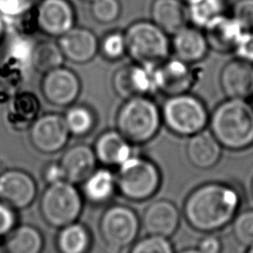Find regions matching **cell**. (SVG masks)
I'll return each mask as SVG.
<instances>
[{
    "label": "cell",
    "instance_id": "24",
    "mask_svg": "<svg viewBox=\"0 0 253 253\" xmlns=\"http://www.w3.org/2000/svg\"><path fill=\"white\" fill-rule=\"evenodd\" d=\"M3 247L6 253H42L43 236L36 226L22 224L6 236Z\"/></svg>",
    "mask_w": 253,
    "mask_h": 253
},
{
    "label": "cell",
    "instance_id": "2",
    "mask_svg": "<svg viewBox=\"0 0 253 253\" xmlns=\"http://www.w3.org/2000/svg\"><path fill=\"white\" fill-rule=\"evenodd\" d=\"M209 126L222 147L246 149L253 145V105L244 99L227 98L210 115Z\"/></svg>",
    "mask_w": 253,
    "mask_h": 253
},
{
    "label": "cell",
    "instance_id": "26",
    "mask_svg": "<svg viewBox=\"0 0 253 253\" xmlns=\"http://www.w3.org/2000/svg\"><path fill=\"white\" fill-rule=\"evenodd\" d=\"M91 246L88 228L79 222H73L60 228L56 237L59 253H87Z\"/></svg>",
    "mask_w": 253,
    "mask_h": 253
},
{
    "label": "cell",
    "instance_id": "33",
    "mask_svg": "<svg viewBox=\"0 0 253 253\" xmlns=\"http://www.w3.org/2000/svg\"><path fill=\"white\" fill-rule=\"evenodd\" d=\"M129 253H174V250L168 238L148 235L135 242Z\"/></svg>",
    "mask_w": 253,
    "mask_h": 253
},
{
    "label": "cell",
    "instance_id": "5",
    "mask_svg": "<svg viewBox=\"0 0 253 253\" xmlns=\"http://www.w3.org/2000/svg\"><path fill=\"white\" fill-rule=\"evenodd\" d=\"M160 109L162 123L170 131L181 136L196 134L209 125L210 115L206 105L189 92L167 97Z\"/></svg>",
    "mask_w": 253,
    "mask_h": 253
},
{
    "label": "cell",
    "instance_id": "39",
    "mask_svg": "<svg viewBox=\"0 0 253 253\" xmlns=\"http://www.w3.org/2000/svg\"><path fill=\"white\" fill-rule=\"evenodd\" d=\"M43 177L47 184H52L65 180L64 173L59 162L48 164L43 171Z\"/></svg>",
    "mask_w": 253,
    "mask_h": 253
},
{
    "label": "cell",
    "instance_id": "15",
    "mask_svg": "<svg viewBox=\"0 0 253 253\" xmlns=\"http://www.w3.org/2000/svg\"><path fill=\"white\" fill-rule=\"evenodd\" d=\"M219 83L227 98L247 100L253 97V63L237 57L228 61L221 69Z\"/></svg>",
    "mask_w": 253,
    "mask_h": 253
},
{
    "label": "cell",
    "instance_id": "14",
    "mask_svg": "<svg viewBox=\"0 0 253 253\" xmlns=\"http://www.w3.org/2000/svg\"><path fill=\"white\" fill-rule=\"evenodd\" d=\"M37 193L35 179L24 170L9 168L0 176V201L15 210L28 208Z\"/></svg>",
    "mask_w": 253,
    "mask_h": 253
},
{
    "label": "cell",
    "instance_id": "8",
    "mask_svg": "<svg viewBox=\"0 0 253 253\" xmlns=\"http://www.w3.org/2000/svg\"><path fill=\"white\" fill-rule=\"evenodd\" d=\"M99 230L107 249L112 253H118L135 240L139 230V220L130 208L115 205L102 214Z\"/></svg>",
    "mask_w": 253,
    "mask_h": 253
},
{
    "label": "cell",
    "instance_id": "34",
    "mask_svg": "<svg viewBox=\"0 0 253 253\" xmlns=\"http://www.w3.org/2000/svg\"><path fill=\"white\" fill-rule=\"evenodd\" d=\"M42 0H0V16L4 19L21 18L37 8Z\"/></svg>",
    "mask_w": 253,
    "mask_h": 253
},
{
    "label": "cell",
    "instance_id": "7",
    "mask_svg": "<svg viewBox=\"0 0 253 253\" xmlns=\"http://www.w3.org/2000/svg\"><path fill=\"white\" fill-rule=\"evenodd\" d=\"M116 181L117 188L125 198L131 201H144L157 192L161 176L152 161L132 155L119 166Z\"/></svg>",
    "mask_w": 253,
    "mask_h": 253
},
{
    "label": "cell",
    "instance_id": "12",
    "mask_svg": "<svg viewBox=\"0 0 253 253\" xmlns=\"http://www.w3.org/2000/svg\"><path fill=\"white\" fill-rule=\"evenodd\" d=\"M75 10L68 0H42L36 8L38 28L49 37H61L75 27Z\"/></svg>",
    "mask_w": 253,
    "mask_h": 253
},
{
    "label": "cell",
    "instance_id": "41",
    "mask_svg": "<svg viewBox=\"0 0 253 253\" xmlns=\"http://www.w3.org/2000/svg\"><path fill=\"white\" fill-rule=\"evenodd\" d=\"M8 169H9V162H8V160L4 156L0 155V176L4 172H6Z\"/></svg>",
    "mask_w": 253,
    "mask_h": 253
},
{
    "label": "cell",
    "instance_id": "40",
    "mask_svg": "<svg viewBox=\"0 0 253 253\" xmlns=\"http://www.w3.org/2000/svg\"><path fill=\"white\" fill-rule=\"evenodd\" d=\"M198 249L202 253H220L221 242L216 236L208 235L200 241Z\"/></svg>",
    "mask_w": 253,
    "mask_h": 253
},
{
    "label": "cell",
    "instance_id": "37",
    "mask_svg": "<svg viewBox=\"0 0 253 253\" xmlns=\"http://www.w3.org/2000/svg\"><path fill=\"white\" fill-rule=\"evenodd\" d=\"M17 224L16 210L0 201V238L6 237Z\"/></svg>",
    "mask_w": 253,
    "mask_h": 253
},
{
    "label": "cell",
    "instance_id": "46",
    "mask_svg": "<svg viewBox=\"0 0 253 253\" xmlns=\"http://www.w3.org/2000/svg\"><path fill=\"white\" fill-rule=\"evenodd\" d=\"M251 192H252V196H253V181H252V185H251Z\"/></svg>",
    "mask_w": 253,
    "mask_h": 253
},
{
    "label": "cell",
    "instance_id": "31",
    "mask_svg": "<svg viewBox=\"0 0 253 253\" xmlns=\"http://www.w3.org/2000/svg\"><path fill=\"white\" fill-rule=\"evenodd\" d=\"M232 233L238 243L253 248V210L244 211L234 217Z\"/></svg>",
    "mask_w": 253,
    "mask_h": 253
},
{
    "label": "cell",
    "instance_id": "6",
    "mask_svg": "<svg viewBox=\"0 0 253 253\" xmlns=\"http://www.w3.org/2000/svg\"><path fill=\"white\" fill-rule=\"evenodd\" d=\"M82 207L79 191L66 180L48 184L40 201V212L43 220L56 228L75 222Z\"/></svg>",
    "mask_w": 253,
    "mask_h": 253
},
{
    "label": "cell",
    "instance_id": "47",
    "mask_svg": "<svg viewBox=\"0 0 253 253\" xmlns=\"http://www.w3.org/2000/svg\"><path fill=\"white\" fill-rule=\"evenodd\" d=\"M83 1H86V2H92L93 0H83Z\"/></svg>",
    "mask_w": 253,
    "mask_h": 253
},
{
    "label": "cell",
    "instance_id": "42",
    "mask_svg": "<svg viewBox=\"0 0 253 253\" xmlns=\"http://www.w3.org/2000/svg\"><path fill=\"white\" fill-rule=\"evenodd\" d=\"M4 35H5V22H4V18L0 16V42L4 38Z\"/></svg>",
    "mask_w": 253,
    "mask_h": 253
},
{
    "label": "cell",
    "instance_id": "25",
    "mask_svg": "<svg viewBox=\"0 0 253 253\" xmlns=\"http://www.w3.org/2000/svg\"><path fill=\"white\" fill-rule=\"evenodd\" d=\"M116 189V175L106 168L95 170L83 182V193L87 200L94 204H103L109 201Z\"/></svg>",
    "mask_w": 253,
    "mask_h": 253
},
{
    "label": "cell",
    "instance_id": "9",
    "mask_svg": "<svg viewBox=\"0 0 253 253\" xmlns=\"http://www.w3.org/2000/svg\"><path fill=\"white\" fill-rule=\"evenodd\" d=\"M69 135L64 117L56 113L42 115L30 129V140L33 146L45 154L61 150L66 145Z\"/></svg>",
    "mask_w": 253,
    "mask_h": 253
},
{
    "label": "cell",
    "instance_id": "35",
    "mask_svg": "<svg viewBox=\"0 0 253 253\" xmlns=\"http://www.w3.org/2000/svg\"><path fill=\"white\" fill-rule=\"evenodd\" d=\"M35 42L25 37H16L10 42L8 52L12 58L21 64L32 65Z\"/></svg>",
    "mask_w": 253,
    "mask_h": 253
},
{
    "label": "cell",
    "instance_id": "4",
    "mask_svg": "<svg viewBox=\"0 0 253 253\" xmlns=\"http://www.w3.org/2000/svg\"><path fill=\"white\" fill-rule=\"evenodd\" d=\"M126 53L134 63L155 67L169 57L171 40L152 21H136L124 33Z\"/></svg>",
    "mask_w": 253,
    "mask_h": 253
},
{
    "label": "cell",
    "instance_id": "44",
    "mask_svg": "<svg viewBox=\"0 0 253 253\" xmlns=\"http://www.w3.org/2000/svg\"><path fill=\"white\" fill-rule=\"evenodd\" d=\"M0 253H6L5 250H4V247L1 246V245H0Z\"/></svg>",
    "mask_w": 253,
    "mask_h": 253
},
{
    "label": "cell",
    "instance_id": "38",
    "mask_svg": "<svg viewBox=\"0 0 253 253\" xmlns=\"http://www.w3.org/2000/svg\"><path fill=\"white\" fill-rule=\"evenodd\" d=\"M233 52L237 58L253 63V30L242 33Z\"/></svg>",
    "mask_w": 253,
    "mask_h": 253
},
{
    "label": "cell",
    "instance_id": "30",
    "mask_svg": "<svg viewBox=\"0 0 253 253\" xmlns=\"http://www.w3.org/2000/svg\"><path fill=\"white\" fill-rule=\"evenodd\" d=\"M99 50L108 60L115 61L126 53V42L124 33L112 32L107 34L99 43Z\"/></svg>",
    "mask_w": 253,
    "mask_h": 253
},
{
    "label": "cell",
    "instance_id": "11",
    "mask_svg": "<svg viewBox=\"0 0 253 253\" xmlns=\"http://www.w3.org/2000/svg\"><path fill=\"white\" fill-rule=\"evenodd\" d=\"M42 93L45 100L57 107H69L78 98L81 82L78 75L63 65L44 73Z\"/></svg>",
    "mask_w": 253,
    "mask_h": 253
},
{
    "label": "cell",
    "instance_id": "22",
    "mask_svg": "<svg viewBox=\"0 0 253 253\" xmlns=\"http://www.w3.org/2000/svg\"><path fill=\"white\" fill-rule=\"evenodd\" d=\"M93 149L97 160L105 165L120 166L133 155L131 143L117 129L101 133L96 139Z\"/></svg>",
    "mask_w": 253,
    "mask_h": 253
},
{
    "label": "cell",
    "instance_id": "43",
    "mask_svg": "<svg viewBox=\"0 0 253 253\" xmlns=\"http://www.w3.org/2000/svg\"><path fill=\"white\" fill-rule=\"evenodd\" d=\"M179 253H202L199 249H186V250H183Z\"/></svg>",
    "mask_w": 253,
    "mask_h": 253
},
{
    "label": "cell",
    "instance_id": "17",
    "mask_svg": "<svg viewBox=\"0 0 253 253\" xmlns=\"http://www.w3.org/2000/svg\"><path fill=\"white\" fill-rule=\"evenodd\" d=\"M180 214L176 206L166 200L151 203L144 210L141 223L148 235L170 237L179 225Z\"/></svg>",
    "mask_w": 253,
    "mask_h": 253
},
{
    "label": "cell",
    "instance_id": "13",
    "mask_svg": "<svg viewBox=\"0 0 253 253\" xmlns=\"http://www.w3.org/2000/svg\"><path fill=\"white\" fill-rule=\"evenodd\" d=\"M112 84L114 91L125 100L156 92L153 82V67L137 63L119 67L113 75Z\"/></svg>",
    "mask_w": 253,
    "mask_h": 253
},
{
    "label": "cell",
    "instance_id": "3",
    "mask_svg": "<svg viewBox=\"0 0 253 253\" xmlns=\"http://www.w3.org/2000/svg\"><path fill=\"white\" fill-rule=\"evenodd\" d=\"M162 124L161 109L148 96L125 100L116 117L117 130L131 144L153 139Z\"/></svg>",
    "mask_w": 253,
    "mask_h": 253
},
{
    "label": "cell",
    "instance_id": "36",
    "mask_svg": "<svg viewBox=\"0 0 253 253\" xmlns=\"http://www.w3.org/2000/svg\"><path fill=\"white\" fill-rule=\"evenodd\" d=\"M231 16L244 31L253 30V0H236Z\"/></svg>",
    "mask_w": 253,
    "mask_h": 253
},
{
    "label": "cell",
    "instance_id": "20",
    "mask_svg": "<svg viewBox=\"0 0 253 253\" xmlns=\"http://www.w3.org/2000/svg\"><path fill=\"white\" fill-rule=\"evenodd\" d=\"M203 30L210 48L219 53L233 51L244 32L232 16L224 14L213 19Z\"/></svg>",
    "mask_w": 253,
    "mask_h": 253
},
{
    "label": "cell",
    "instance_id": "28",
    "mask_svg": "<svg viewBox=\"0 0 253 253\" xmlns=\"http://www.w3.org/2000/svg\"><path fill=\"white\" fill-rule=\"evenodd\" d=\"M224 0H193L187 4L189 21L200 29H204L210 22L223 14Z\"/></svg>",
    "mask_w": 253,
    "mask_h": 253
},
{
    "label": "cell",
    "instance_id": "45",
    "mask_svg": "<svg viewBox=\"0 0 253 253\" xmlns=\"http://www.w3.org/2000/svg\"><path fill=\"white\" fill-rule=\"evenodd\" d=\"M181 1H183V2H184L186 5H187V4H189L190 2H192L193 0H181Z\"/></svg>",
    "mask_w": 253,
    "mask_h": 253
},
{
    "label": "cell",
    "instance_id": "21",
    "mask_svg": "<svg viewBox=\"0 0 253 253\" xmlns=\"http://www.w3.org/2000/svg\"><path fill=\"white\" fill-rule=\"evenodd\" d=\"M221 145L209 129L189 136L186 153L189 161L197 168L208 169L214 166L221 156Z\"/></svg>",
    "mask_w": 253,
    "mask_h": 253
},
{
    "label": "cell",
    "instance_id": "18",
    "mask_svg": "<svg viewBox=\"0 0 253 253\" xmlns=\"http://www.w3.org/2000/svg\"><path fill=\"white\" fill-rule=\"evenodd\" d=\"M209 49L204 31L200 28L187 25L172 35L171 50L176 58L186 63L200 62L207 56Z\"/></svg>",
    "mask_w": 253,
    "mask_h": 253
},
{
    "label": "cell",
    "instance_id": "19",
    "mask_svg": "<svg viewBox=\"0 0 253 253\" xmlns=\"http://www.w3.org/2000/svg\"><path fill=\"white\" fill-rule=\"evenodd\" d=\"M97 161L92 147L78 143L65 150L59 164L63 170L65 180L76 184L84 182L96 170Z\"/></svg>",
    "mask_w": 253,
    "mask_h": 253
},
{
    "label": "cell",
    "instance_id": "1",
    "mask_svg": "<svg viewBox=\"0 0 253 253\" xmlns=\"http://www.w3.org/2000/svg\"><path fill=\"white\" fill-rule=\"evenodd\" d=\"M239 205L240 197L234 188L221 183H208L188 196L184 212L193 228L211 232L233 220Z\"/></svg>",
    "mask_w": 253,
    "mask_h": 253
},
{
    "label": "cell",
    "instance_id": "27",
    "mask_svg": "<svg viewBox=\"0 0 253 253\" xmlns=\"http://www.w3.org/2000/svg\"><path fill=\"white\" fill-rule=\"evenodd\" d=\"M64 55L58 43L51 41L35 42L32 66L42 73H46L63 64Z\"/></svg>",
    "mask_w": 253,
    "mask_h": 253
},
{
    "label": "cell",
    "instance_id": "10",
    "mask_svg": "<svg viewBox=\"0 0 253 253\" xmlns=\"http://www.w3.org/2000/svg\"><path fill=\"white\" fill-rule=\"evenodd\" d=\"M191 65L175 57L167 58L153 67L155 91L167 97L188 93L196 80V74Z\"/></svg>",
    "mask_w": 253,
    "mask_h": 253
},
{
    "label": "cell",
    "instance_id": "16",
    "mask_svg": "<svg viewBox=\"0 0 253 253\" xmlns=\"http://www.w3.org/2000/svg\"><path fill=\"white\" fill-rule=\"evenodd\" d=\"M58 45L67 60L84 64L91 61L99 51V41L89 29L73 27L59 37Z\"/></svg>",
    "mask_w": 253,
    "mask_h": 253
},
{
    "label": "cell",
    "instance_id": "32",
    "mask_svg": "<svg viewBox=\"0 0 253 253\" xmlns=\"http://www.w3.org/2000/svg\"><path fill=\"white\" fill-rule=\"evenodd\" d=\"M90 12L97 22L111 24L119 19L122 6L119 0H93L91 2Z\"/></svg>",
    "mask_w": 253,
    "mask_h": 253
},
{
    "label": "cell",
    "instance_id": "29",
    "mask_svg": "<svg viewBox=\"0 0 253 253\" xmlns=\"http://www.w3.org/2000/svg\"><path fill=\"white\" fill-rule=\"evenodd\" d=\"M63 117L70 134L75 136L88 134L96 123L92 110L84 105L70 106Z\"/></svg>",
    "mask_w": 253,
    "mask_h": 253
},
{
    "label": "cell",
    "instance_id": "23",
    "mask_svg": "<svg viewBox=\"0 0 253 253\" xmlns=\"http://www.w3.org/2000/svg\"><path fill=\"white\" fill-rule=\"evenodd\" d=\"M152 22L167 35H174L187 26V5L181 0H153L150 8Z\"/></svg>",
    "mask_w": 253,
    "mask_h": 253
}]
</instances>
